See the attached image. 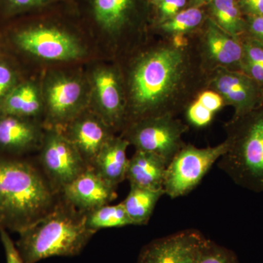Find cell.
Instances as JSON below:
<instances>
[{"label": "cell", "mask_w": 263, "mask_h": 263, "mask_svg": "<svg viewBox=\"0 0 263 263\" xmlns=\"http://www.w3.org/2000/svg\"><path fill=\"white\" fill-rule=\"evenodd\" d=\"M55 192L32 164L0 154V230L32 226L54 206Z\"/></svg>", "instance_id": "cell-1"}, {"label": "cell", "mask_w": 263, "mask_h": 263, "mask_svg": "<svg viewBox=\"0 0 263 263\" xmlns=\"http://www.w3.org/2000/svg\"><path fill=\"white\" fill-rule=\"evenodd\" d=\"M95 233L86 226V213L65 201L21 232L15 246L24 262L36 263L54 256L78 255Z\"/></svg>", "instance_id": "cell-2"}, {"label": "cell", "mask_w": 263, "mask_h": 263, "mask_svg": "<svg viewBox=\"0 0 263 263\" xmlns=\"http://www.w3.org/2000/svg\"><path fill=\"white\" fill-rule=\"evenodd\" d=\"M232 129L218 166L238 186L263 193V102L235 117Z\"/></svg>", "instance_id": "cell-3"}, {"label": "cell", "mask_w": 263, "mask_h": 263, "mask_svg": "<svg viewBox=\"0 0 263 263\" xmlns=\"http://www.w3.org/2000/svg\"><path fill=\"white\" fill-rule=\"evenodd\" d=\"M183 57L176 48H160L137 63L131 76L133 113L139 119L154 113L181 79Z\"/></svg>", "instance_id": "cell-4"}, {"label": "cell", "mask_w": 263, "mask_h": 263, "mask_svg": "<svg viewBox=\"0 0 263 263\" xmlns=\"http://www.w3.org/2000/svg\"><path fill=\"white\" fill-rule=\"evenodd\" d=\"M49 9V8H48ZM24 21L10 29L9 39L15 48L36 58L47 61H73L84 56L78 38L51 15Z\"/></svg>", "instance_id": "cell-5"}, {"label": "cell", "mask_w": 263, "mask_h": 263, "mask_svg": "<svg viewBox=\"0 0 263 263\" xmlns=\"http://www.w3.org/2000/svg\"><path fill=\"white\" fill-rule=\"evenodd\" d=\"M227 147L226 141L205 148L192 145L183 146L167 164L163 183L164 194L175 199L191 193L224 155Z\"/></svg>", "instance_id": "cell-6"}, {"label": "cell", "mask_w": 263, "mask_h": 263, "mask_svg": "<svg viewBox=\"0 0 263 263\" xmlns=\"http://www.w3.org/2000/svg\"><path fill=\"white\" fill-rule=\"evenodd\" d=\"M88 87L78 76L64 72L48 76L41 91L50 127H65L86 110L91 93Z\"/></svg>", "instance_id": "cell-7"}, {"label": "cell", "mask_w": 263, "mask_h": 263, "mask_svg": "<svg viewBox=\"0 0 263 263\" xmlns=\"http://www.w3.org/2000/svg\"><path fill=\"white\" fill-rule=\"evenodd\" d=\"M41 147V163L55 191L61 192L89 166L62 128H48Z\"/></svg>", "instance_id": "cell-8"}, {"label": "cell", "mask_w": 263, "mask_h": 263, "mask_svg": "<svg viewBox=\"0 0 263 263\" xmlns=\"http://www.w3.org/2000/svg\"><path fill=\"white\" fill-rule=\"evenodd\" d=\"M184 129L169 116L146 117L132 126L126 139L136 150L156 154L168 164L183 147L181 136Z\"/></svg>", "instance_id": "cell-9"}, {"label": "cell", "mask_w": 263, "mask_h": 263, "mask_svg": "<svg viewBox=\"0 0 263 263\" xmlns=\"http://www.w3.org/2000/svg\"><path fill=\"white\" fill-rule=\"evenodd\" d=\"M208 240L198 230H182L152 240L136 263H195Z\"/></svg>", "instance_id": "cell-10"}, {"label": "cell", "mask_w": 263, "mask_h": 263, "mask_svg": "<svg viewBox=\"0 0 263 263\" xmlns=\"http://www.w3.org/2000/svg\"><path fill=\"white\" fill-rule=\"evenodd\" d=\"M117 188L88 166L84 172L62 189L65 201L84 213L108 205L117 197Z\"/></svg>", "instance_id": "cell-11"}, {"label": "cell", "mask_w": 263, "mask_h": 263, "mask_svg": "<svg viewBox=\"0 0 263 263\" xmlns=\"http://www.w3.org/2000/svg\"><path fill=\"white\" fill-rule=\"evenodd\" d=\"M86 110L72 119L62 131L90 165L104 145L114 136L111 127L98 114Z\"/></svg>", "instance_id": "cell-12"}, {"label": "cell", "mask_w": 263, "mask_h": 263, "mask_svg": "<svg viewBox=\"0 0 263 263\" xmlns=\"http://www.w3.org/2000/svg\"><path fill=\"white\" fill-rule=\"evenodd\" d=\"M91 87L95 113L109 127L120 125L124 119V105L117 73L108 67H99L91 76Z\"/></svg>", "instance_id": "cell-13"}, {"label": "cell", "mask_w": 263, "mask_h": 263, "mask_svg": "<svg viewBox=\"0 0 263 263\" xmlns=\"http://www.w3.org/2000/svg\"><path fill=\"white\" fill-rule=\"evenodd\" d=\"M43 134L33 119L0 114V154L18 157L42 145Z\"/></svg>", "instance_id": "cell-14"}, {"label": "cell", "mask_w": 263, "mask_h": 263, "mask_svg": "<svg viewBox=\"0 0 263 263\" xmlns=\"http://www.w3.org/2000/svg\"><path fill=\"white\" fill-rule=\"evenodd\" d=\"M214 83L218 91L234 106L235 117L248 113L263 102L260 84L247 74L220 72Z\"/></svg>", "instance_id": "cell-15"}, {"label": "cell", "mask_w": 263, "mask_h": 263, "mask_svg": "<svg viewBox=\"0 0 263 263\" xmlns=\"http://www.w3.org/2000/svg\"><path fill=\"white\" fill-rule=\"evenodd\" d=\"M88 18L105 32H119L132 19L137 0H82Z\"/></svg>", "instance_id": "cell-16"}, {"label": "cell", "mask_w": 263, "mask_h": 263, "mask_svg": "<svg viewBox=\"0 0 263 263\" xmlns=\"http://www.w3.org/2000/svg\"><path fill=\"white\" fill-rule=\"evenodd\" d=\"M129 144L126 138L112 137L89 165L99 176L116 188L127 176L129 163L127 148Z\"/></svg>", "instance_id": "cell-17"}, {"label": "cell", "mask_w": 263, "mask_h": 263, "mask_svg": "<svg viewBox=\"0 0 263 263\" xmlns=\"http://www.w3.org/2000/svg\"><path fill=\"white\" fill-rule=\"evenodd\" d=\"M167 166V162L160 156L136 150L129 159L126 179L134 186L153 190L163 189Z\"/></svg>", "instance_id": "cell-18"}, {"label": "cell", "mask_w": 263, "mask_h": 263, "mask_svg": "<svg viewBox=\"0 0 263 263\" xmlns=\"http://www.w3.org/2000/svg\"><path fill=\"white\" fill-rule=\"evenodd\" d=\"M43 110L42 91L30 81H21L0 105V114L29 119L37 117Z\"/></svg>", "instance_id": "cell-19"}, {"label": "cell", "mask_w": 263, "mask_h": 263, "mask_svg": "<svg viewBox=\"0 0 263 263\" xmlns=\"http://www.w3.org/2000/svg\"><path fill=\"white\" fill-rule=\"evenodd\" d=\"M206 42L209 53L216 62L226 65H241L243 45L219 28L213 20L209 21L208 25Z\"/></svg>", "instance_id": "cell-20"}, {"label": "cell", "mask_w": 263, "mask_h": 263, "mask_svg": "<svg viewBox=\"0 0 263 263\" xmlns=\"http://www.w3.org/2000/svg\"><path fill=\"white\" fill-rule=\"evenodd\" d=\"M164 194V189L153 190L130 185V190L122 202L134 226L146 224L156 205Z\"/></svg>", "instance_id": "cell-21"}, {"label": "cell", "mask_w": 263, "mask_h": 263, "mask_svg": "<svg viewBox=\"0 0 263 263\" xmlns=\"http://www.w3.org/2000/svg\"><path fill=\"white\" fill-rule=\"evenodd\" d=\"M210 10L214 22L223 31L235 38L243 33L247 22L238 0H211Z\"/></svg>", "instance_id": "cell-22"}, {"label": "cell", "mask_w": 263, "mask_h": 263, "mask_svg": "<svg viewBox=\"0 0 263 263\" xmlns=\"http://www.w3.org/2000/svg\"><path fill=\"white\" fill-rule=\"evenodd\" d=\"M86 226L96 233L105 228L134 226L122 202L117 205H105L86 213Z\"/></svg>", "instance_id": "cell-23"}, {"label": "cell", "mask_w": 263, "mask_h": 263, "mask_svg": "<svg viewBox=\"0 0 263 263\" xmlns=\"http://www.w3.org/2000/svg\"><path fill=\"white\" fill-rule=\"evenodd\" d=\"M67 0H0V14L5 18L32 14Z\"/></svg>", "instance_id": "cell-24"}, {"label": "cell", "mask_w": 263, "mask_h": 263, "mask_svg": "<svg viewBox=\"0 0 263 263\" xmlns=\"http://www.w3.org/2000/svg\"><path fill=\"white\" fill-rule=\"evenodd\" d=\"M202 19V10L198 7H192L161 23V27L165 32L180 34L195 28L201 24Z\"/></svg>", "instance_id": "cell-25"}, {"label": "cell", "mask_w": 263, "mask_h": 263, "mask_svg": "<svg viewBox=\"0 0 263 263\" xmlns=\"http://www.w3.org/2000/svg\"><path fill=\"white\" fill-rule=\"evenodd\" d=\"M22 81L18 67L0 53V105Z\"/></svg>", "instance_id": "cell-26"}, {"label": "cell", "mask_w": 263, "mask_h": 263, "mask_svg": "<svg viewBox=\"0 0 263 263\" xmlns=\"http://www.w3.org/2000/svg\"><path fill=\"white\" fill-rule=\"evenodd\" d=\"M195 263L239 262L234 252L209 239Z\"/></svg>", "instance_id": "cell-27"}, {"label": "cell", "mask_w": 263, "mask_h": 263, "mask_svg": "<svg viewBox=\"0 0 263 263\" xmlns=\"http://www.w3.org/2000/svg\"><path fill=\"white\" fill-rule=\"evenodd\" d=\"M214 113L205 108L200 102H195L188 109L189 121L196 127H205L212 122Z\"/></svg>", "instance_id": "cell-28"}, {"label": "cell", "mask_w": 263, "mask_h": 263, "mask_svg": "<svg viewBox=\"0 0 263 263\" xmlns=\"http://www.w3.org/2000/svg\"><path fill=\"white\" fill-rule=\"evenodd\" d=\"M187 0H163L157 5L160 22H165L183 10Z\"/></svg>", "instance_id": "cell-29"}, {"label": "cell", "mask_w": 263, "mask_h": 263, "mask_svg": "<svg viewBox=\"0 0 263 263\" xmlns=\"http://www.w3.org/2000/svg\"><path fill=\"white\" fill-rule=\"evenodd\" d=\"M0 238L4 247L6 263H25L7 230H0Z\"/></svg>", "instance_id": "cell-30"}, {"label": "cell", "mask_w": 263, "mask_h": 263, "mask_svg": "<svg viewBox=\"0 0 263 263\" xmlns=\"http://www.w3.org/2000/svg\"><path fill=\"white\" fill-rule=\"evenodd\" d=\"M243 59L263 67V46L254 40H249L243 45Z\"/></svg>", "instance_id": "cell-31"}, {"label": "cell", "mask_w": 263, "mask_h": 263, "mask_svg": "<svg viewBox=\"0 0 263 263\" xmlns=\"http://www.w3.org/2000/svg\"><path fill=\"white\" fill-rule=\"evenodd\" d=\"M197 101L209 109L212 113H215L222 106L223 100L221 97L214 91H206L199 96Z\"/></svg>", "instance_id": "cell-32"}, {"label": "cell", "mask_w": 263, "mask_h": 263, "mask_svg": "<svg viewBox=\"0 0 263 263\" xmlns=\"http://www.w3.org/2000/svg\"><path fill=\"white\" fill-rule=\"evenodd\" d=\"M238 3L247 17L263 16V0H238Z\"/></svg>", "instance_id": "cell-33"}, {"label": "cell", "mask_w": 263, "mask_h": 263, "mask_svg": "<svg viewBox=\"0 0 263 263\" xmlns=\"http://www.w3.org/2000/svg\"><path fill=\"white\" fill-rule=\"evenodd\" d=\"M247 27H248L254 41L263 46V16L248 17Z\"/></svg>", "instance_id": "cell-34"}, {"label": "cell", "mask_w": 263, "mask_h": 263, "mask_svg": "<svg viewBox=\"0 0 263 263\" xmlns=\"http://www.w3.org/2000/svg\"><path fill=\"white\" fill-rule=\"evenodd\" d=\"M211 0H193V3L195 5V7H198V5L209 3Z\"/></svg>", "instance_id": "cell-35"}, {"label": "cell", "mask_w": 263, "mask_h": 263, "mask_svg": "<svg viewBox=\"0 0 263 263\" xmlns=\"http://www.w3.org/2000/svg\"><path fill=\"white\" fill-rule=\"evenodd\" d=\"M148 3H151V4L155 5V6H157L161 2L163 1V0H148Z\"/></svg>", "instance_id": "cell-36"}]
</instances>
